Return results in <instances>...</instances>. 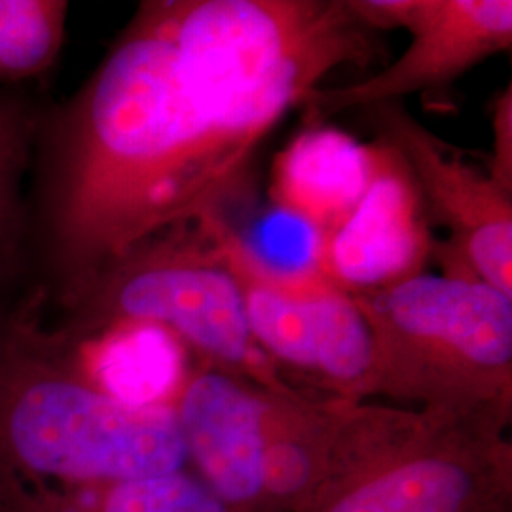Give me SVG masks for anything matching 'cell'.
Segmentation results:
<instances>
[{
  "label": "cell",
  "instance_id": "obj_16",
  "mask_svg": "<svg viewBox=\"0 0 512 512\" xmlns=\"http://www.w3.org/2000/svg\"><path fill=\"white\" fill-rule=\"evenodd\" d=\"M492 154L488 175L512 192V86L495 97L492 105Z\"/></svg>",
  "mask_w": 512,
  "mask_h": 512
},
{
  "label": "cell",
  "instance_id": "obj_2",
  "mask_svg": "<svg viewBox=\"0 0 512 512\" xmlns=\"http://www.w3.org/2000/svg\"><path fill=\"white\" fill-rule=\"evenodd\" d=\"M186 463L173 406H129L93 384L48 329L38 289L0 321V512Z\"/></svg>",
  "mask_w": 512,
  "mask_h": 512
},
{
  "label": "cell",
  "instance_id": "obj_4",
  "mask_svg": "<svg viewBox=\"0 0 512 512\" xmlns=\"http://www.w3.org/2000/svg\"><path fill=\"white\" fill-rule=\"evenodd\" d=\"M126 323L167 330L211 366L270 391L291 393L251 334L234 275L196 224L133 247L73 310L59 321H46L71 344Z\"/></svg>",
  "mask_w": 512,
  "mask_h": 512
},
{
  "label": "cell",
  "instance_id": "obj_6",
  "mask_svg": "<svg viewBox=\"0 0 512 512\" xmlns=\"http://www.w3.org/2000/svg\"><path fill=\"white\" fill-rule=\"evenodd\" d=\"M372 31L404 29L410 44L384 71L342 88H317L308 105L321 114L399 103L410 93L450 84L512 46L511 0H346Z\"/></svg>",
  "mask_w": 512,
  "mask_h": 512
},
{
  "label": "cell",
  "instance_id": "obj_11",
  "mask_svg": "<svg viewBox=\"0 0 512 512\" xmlns=\"http://www.w3.org/2000/svg\"><path fill=\"white\" fill-rule=\"evenodd\" d=\"M382 148L363 147L340 131L302 133L275 167V203L329 238L363 200Z\"/></svg>",
  "mask_w": 512,
  "mask_h": 512
},
{
  "label": "cell",
  "instance_id": "obj_1",
  "mask_svg": "<svg viewBox=\"0 0 512 512\" xmlns=\"http://www.w3.org/2000/svg\"><path fill=\"white\" fill-rule=\"evenodd\" d=\"M346 0H145L90 78L46 103L31 173L44 311L147 239L226 215L262 141L374 55Z\"/></svg>",
  "mask_w": 512,
  "mask_h": 512
},
{
  "label": "cell",
  "instance_id": "obj_8",
  "mask_svg": "<svg viewBox=\"0 0 512 512\" xmlns=\"http://www.w3.org/2000/svg\"><path fill=\"white\" fill-rule=\"evenodd\" d=\"M497 412L431 408L425 416L395 412L399 448L382 469L351 484L321 512H475L484 492L480 461Z\"/></svg>",
  "mask_w": 512,
  "mask_h": 512
},
{
  "label": "cell",
  "instance_id": "obj_12",
  "mask_svg": "<svg viewBox=\"0 0 512 512\" xmlns=\"http://www.w3.org/2000/svg\"><path fill=\"white\" fill-rule=\"evenodd\" d=\"M46 109L31 88H0V321L37 289L31 256V173Z\"/></svg>",
  "mask_w": 512,
  "mask_h": 512
},
{
  "label": "cell",
  "instance_id": "obj_3",
  "mask_svg": "<svg viewBox=\"0 0 512 512\" xmlns=\"http://www.w3.org/2000/svg\"><path fill=\"white\" fill-rule=\"evenodd\" d=\"M353 296L374 340L376 391L442 410L505 414L512 296L459 270L421 272Z\"/></svg>",
  "mask_w": 512,
  "mask_h": 512
},
{
  "label": "cell",
  "instance_id": "obj_15",
  "mask_svg": "<svg viewBox=\"0 0 512 512\" xmlns=\"http://www.w3.org/2000/svg\"><path fill=\"white\" fill-rule=\"evenodd\" d=\"M44 512H228V505L183 469L65 497Z\"/></svg>",
  "mask_w": 512,
  "mask_h": 512
},
{
  "label": "cell",
  "instance_id": "obj_10",
  "mask_svg": "<svg viewBox=\"0 0 512 512\" xmlns=\"http://www.w3.org/2000/svg\"><path fill=\"white\" fill-rule=\"evenodd\" d=\"M382 148L363 200L329 238L325 275L349 294L366 293L423 272L431 253L421 202L403 165Z\"/></svg>",
  "mask_w": 512,
  "mask_h": 512
},
{
  "label": "cell",
  "instance_id": "obj_14",
  "mask_svg": "<svg viewBox=\"0 0 512 512\" xmlns=\"http://www.w3.org/2000/svg\"><path fill=\"white\" fill-rule=\"evenodd\" d=\"M67 18L65 0H0V88H27L54 71Z\"/></svg>",
  "mask_w": 512,
  "mask_h": 512
},
{
  "label": "cell",
  "instance_id": "obj_7",
  "mask_svg": "<svg viewBox=\"0 0 512 512\" xmlns=\"http://www.w3.org/2000/svg\"><path fill=\"white\" fill-rule=\"evenodd\" d=\"M382 147L410 177L431 217L448 232V270L512 296V192L463 160L399 103L370 107Z\"/></svg>",
  "mask_w": 512,
  "mask_h": 512
},
{
  "label": "cell",
  "instance_id": "obj_13",
  "mask_svg": "<svg viewBox=\"0 0 512 512\" xmlns=\"http://www.w3.org/2000/svg\"><path fill=\"white\" fill-rule=\"evenodd\" d=\"M65 344L93 384L129 406H173L186 380L183 344L158 327L126 323Z\"/></svg>",
  "mask_w": 512,
  "mask_h": 512
},
{
  "label": "cell",
  "instance_id": "obj_9",
  "mask_svg": "<svg viewBox=\"0 0 512 512\" xmlns=\"http://www.w3.org/2000/svg\"><path fill=\"white\" fill-rule=\"evenodd\" d=\"M291 393L270 391L215 366L186 376L173 401L186 458L226 505H247L264 494L266 446Z\"/></svg>",
  "mask_w": 512,
  "mask_h": 512
},
{
  "label": "cell",
  "instance_id": "obj_5",
  "mask_svg": "<svg viewBox=\"0 0 512 512\" xmlns=\"http://www.w3.org/2000/svg\"><path fill=\"white\" fill-rule=\"evenodd\" d=\"M238 283L258 348L338 391H376V349L353 294L321 275L275 274L255 260L226 215L198 222Z\"/></svg>",
  "mask_w": 512,
  "mask_h": 512
}]
</instances>
